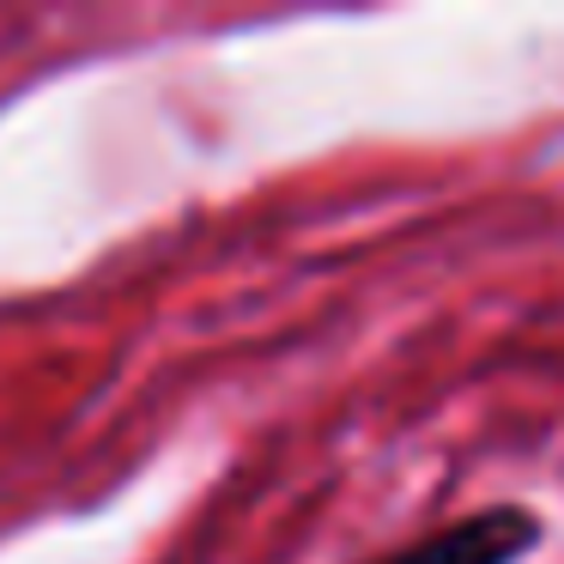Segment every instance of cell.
Wrapping results in <instances>:
<instances>
[{
  "mask_svg": "<svg viewBox=\"0 0 564 564\" xmlns=\"http://www.w3.org/2000/svg\"><path fill=\"white\" fill-rule=\"evenodd\" d=\"M540 546V516L522 503H491L462 522L437 528V534L413 540V546L389 552L377 564H522Z\"/></svg>",
  "mask_w": 564,
  "mask_h": 564,
  "instance_id": "cell-1",
  "label": "cell"
}]
</instances>
